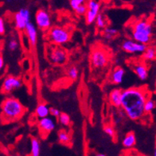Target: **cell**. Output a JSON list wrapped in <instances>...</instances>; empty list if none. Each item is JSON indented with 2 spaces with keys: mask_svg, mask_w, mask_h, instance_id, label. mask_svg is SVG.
I'll return each instance as SVG.
<instances>
[{
  "mask_svg": "<svg viewBox=\"0 0 156 156\" xmlns=\"http://www.w3.org/2000/svg\"><path fill=\"white\" fill-rule=\"evenodd\" d=\"M146 92L140 88H129L122 91L121 106L129 119L138 120L145 114L144 105L146 102Z\"/></svg>",
  "mask_w": 156,
  "mask_h": 156,
  "instance_id": "obj_1",
  "label": "cell"
},
{
  "mask_svg": "<svg viewBox=\"0 0 156 156\" xmlns=\"http://www.w3.org/2000/svg\"><path fill=\"white\" fill-rule=\"evenodd\" d=\"M2 123H9L16 122L26 113L23 104L15 97H6L1 104Z\"/></svg>",
  "mask_w": 156,
  "mask_h": 156,
  "instance_id": "obj_2",
  "label": "cell"
},
{
  "mask_svg": "<svg viewBox=\"0 0 156 156\" xmlns=\"http://www.w3.org/2000/svg\"><path fill=\"white\" fill-rule=\"evenodd\" d=\"M152 34L151 25L147 21L140 20L135 23L132 30V37L136 41L147 45Z\"/></svg>",
  "mask_w": 156,
  "mask_h": 156,
  "instance_id": "obj_3",
  "label": "cell"
},
{
  "mask_svg": "<svg viewBox=\"0 0 156 156\" xmlns=\"http://www.w3.org/2000/svg\"><path fill=\"white\" fill-rule=\"evenodd\" d=\"M70 31L66 27L58 26L50 27L47 34L48 41L55 45H62L67 43L70 40Z\"/></svg>",
  "mask_w": 156,
  "mask_h": 156,
  "instance_id": "obj_4",
  "label": "cell"
},
{
  "mask_svg": "<svg viewBox=\"0 0 156 156\" xmlns=\"http://www.w3.org/2000/svg\"><path fill=\"white\" fill-rule=\"evenodd\" d=\"M47 58L50 63L56 66H63L68 61V54L66 49L54 45L48 48Z\"/></svg>",
  "mask_w": 156,
  "mask_h": 156,
  "instance_id": "obj_5",
  "label": "cell"
},
{
  "mask_svg": "<svg viewBox=\"0 0 156 156\" xmlns=\"http://www.w3.org/2000/svg\"><path fill=\"white\" fill-rule=\"evenodd\" d=\"M109 63L108 54L101 48H96L90 54V64L94 69H104Z\"/></svg>",
  "mask_w": 156,
  "mask_h": 156,
  "instance_id": "obj_6",
  "label": "cell"
},
{
  "mask_svg": "<svg viewBox=\"0 0 156 156\" xmlns=\"http://www.w3.org/2000/svg\"><path fill=\"white\" fill-rule=\"evenodd\" d=\"M22 79L15 76H6L3 80L1 90L3 94H10L23 86Z\"/></svg>",
  "mask_w": 156,
  "mask_h": 156,
  "instance_id": "obj_7",
  "label": "cell"
},
{
  "mask_svg": "<svg viewBox=\"0 0 156 156\" xmlns=\"http://www.w3.org/2000/svg\"><path fill=\"white\" fill-rule=\"evenodd\" d=\"M35 23L38 29L41 30L48 31L52 26L51 16L48 11L40 9L35 14Z\"/></svg>",
  "mask_w": 156,
  "mask_h": 156,
  "instance_id": "obj_8",
  "label": "cell"
},
{
  "mask_svg": "<svg viewBox=\"0 0 156 156\" xmlns=\"http://www.w3.org/2000/svg\"><path fill=\"white\" fill-rule=\"evenodd\" d=\"M31 14L29 9L22 8L16 13L14 16L15 26L17 30L23 31L27 25L30 23Z\"/></svg>",
  "mask_w": 156,
  "mask_h": 156,
  "instance_id": "obj_9",
  "label": "cell"
},
{
  "mask_svg": "<svg viewBox=\"0 0 156 156\" xmlns=\"http://www.w3.org/2000/svg\"><path fill=\"white\" fill-rule=\"evenodd\" d=\"M87 11L84 15L85 21L88 24H92L95 22L97 15L101 10V4L97 0H88L86 3Z\"/></svg>",
  "mask_w": 156,
  "mask_h": 156,
  "instance_id": "obj_10",
  "label": "cell"
},
{
  "mask_svg": "<svg viewBox=\"0 0 156 156\" xmlns=\"http://www.w3.org/2000/svg\"><path fill=\"white\" fill-rule=\"evenodd\" d=\"M122 49L123 51L128 54H144L147 49V45L140 43L135 40L127 39L123 41Z\"/></svg>",
  "mask_w": 156,
  "mask_h": 156,
  "instance_id": "obj_11",
  "label": "cell"
},
{
  "mask_svg": "<svg viewBox=\"0 0 156 156\" xmlns=\"http://www.w3.org/2000/svg\"><path fill=\"white\" fill-rule=\"evenodd\" d=\"M56 127L55 119H53L52 117L49 115L46 117L41 118L38 122V128L39 131L41 134H45L47 136L51 132H53Z\"/></svg>",
  "mask_w": 156,
  "mask_h": 156,
  "instance_id": "obj_12",
  "label": "cell"
},
{
  "mask_svg": "<svg viewBox=\"0 0 156 156\" xmlns=\"http://www.w3.org/2000/svg\"><path fill=\"white\" fill-rule=\"evenodd\" d=\"M24 30L26 32L27 37H28L30 44L32 46H34L37 44V30L36 26L30 22L27 25Z\"/></svg>",
  "mask_w": 156,
  "mask_h": 156,
  "instance_id": "obj_13",
  "label": "cell"
},
{
  "mask_svg": "<svg viewBox=\"0 0 156 156\" xmlns=\"http://www.w3.org/2000/svg\"><path fill=\"white\" fill-rule=\"evenodd\" d=\"M125 71L121 67H116L113 69L110 75V80L114 84H120L123 82Z\"/></svg>",
  "mask_w": 156,
  "mask_h": 156,
  "instance_id": "obj_14",
  "label": "cell"
},
{
  "mask_svg": "<svg viewBox=\"0 0 156 156\" xmlns=\"http://www.w3.org/2000/svg\"><path fill=\"white\" fill-rule=\"evenodd\" d=\"M122 90L119 88H115L109 93V101L111 105L115 108H120L121 106Z\"/></svg>",
  "mask_w": 156,
  "mask_h": 156,
  "instance_id": "obj_15",
  "label": "cell"
},
{
  "mask_svg": "<svg viewBox=\"0 0 156 156\" xmlns=\"http://www.w3.org/2000/svg\"><path fill=\"white\" fill-rule=\"evenodd\" d=\"M134 72L141 80H145L148 77L147 68L144 64H137L134 66Z\"/></svg>",
  "mask_w": 156,
  "mask_h": 156,
  "instance_id": "obj_16",
  "label": "cell"
},
{
  "mask_svg": "<svg viewBox=\"0 0 156 156\" xmlns=\"http://www.w3.org/2000/svg\"><path fill=\"white\" fill-rule=\"evenodd\" d=\"M136 144V138L133 132H128L123 138L122 145L126 149H131Z\"/></svg>",
  "mask_w": 156,
  "mask_h": 156,
  "instance_id": "obj_17",
  "label": "cell"
},
{
  "mask_svg": "<svg viewBox=\"0 0 156 156\" xmlns=\"http://www.w3.org/2000/svg\"><path fill=\"white\" fill-rule=\"evenodd\" d=\"M35 114H36L37 117L39 118V119L48 116V115H49V108L45 104H40L36 108Z\"/></svg>",
  "mask_w": 156,
  "mask_h": 156,
  "instance_id": "obj_18",
  "label": "cell"
},
{
  "mask_svg": "<svg viewBox=\"0 0 156 156\" xmlns=\"http://www.w3.org/2000/svg\"><path fill=\"white\" fill-rule=\"evenodd\" d=\"M58 138L59 143L63 145H69L71 143V137L69 132L66 130H60L58 133Z\"/></svg>",
  "mask_w": 156,
  "mask_h": 156,
  "instance_id": "obj_19",
  "label": "cell"
},
{
  "mask_svg": "<svg viewBox=\"0 0 156 156\" xmlns=\"http://www.w3.org/2000/svg\"><path fill=\"white\" fill-rule=\"evenodd\" d=\"M118 34V30L112 28V27H105L103 32V37L105 40H112L113 37H115Z\"/></svg>",
  "mask_w": 156,
  "mask_h": 156,
  "instance_id": "obj_20",
  "label": "cell"
},
{
  "mask_svg": "<svg viewBox=\"0 0 156 156\" xmlns=\"http://www.w3.org/2000/svg\"><path fill=\"white\" fill-rule=\"evenodd\" d=\"M40 151H41V145H40L39 140L36 138H32L31 139V155H40Z\"/></svg>",
  "mask_w": 156,
  "mask_h": 156,
  "instance_id": "obj_21",
  "label": "cell"
},
{
  "mask_svg": "<svg viewBox=\"0 0 156 156\" xmlns=\"http://www.w3.org/2000/svg\"><path fill=\"white\" fill-rule=\"evenodd\" d=\"M94 23H96V26L100 29H105L108 25L107 19H106L105 15L101 14V13H99V15H97Z\"/></svg>",
  "mask_w": 156,
  "mask_h": 156,
  "instance_id": "obj_22",
  "label": "cell"
},
{
  "mask_svg": "<svg viewBox=\"0 0 156 156\" xmlns=\"http://www.w3.org/2000/svg\"><path fill=\"white\" fill-rule=\"evenodd\" d=\"M58 118L60 124H62L64 127H69L70 125V123H71L70 116L68 114H66V113L61 112Z\"/></svg>",
  "mask_w": 156,
  "mask_h": 156,
  "instance_id": "obj_23",
  "label": "cell"
},
{
  "mask_svg": "<svg viewBox=\"0 0 156 156\" xmlns=\"http://www.w3.org/2000/svg\"><path fill=\"white\" fill-rule=\"evenodd\" d=\"M156 58V50L154 48L147 47L146 50L144 52V58L147 61H152Z\"/></svg>",
  "mask_w": 156,
  "mask_h": 156,
  "instance_id": "obj_24",
  "label": "cell"
},
{
  "mask_svg": "<svg viewBox=\"0 0 156 156\" xmlns=\"http://www.w3.org/2000/svg\"><path fill=\"white\" fill-rule=\"evenodd\" d=\"M67 76L73 80H76L79 76V69L76 66H70L67 69Z\"/></svg>",
  "mask_w": 156,
  "mask_h": 156,
  "instance_id": "obj_25",
  "label": "cell"
},
{
  "mask_svg": "<svg viewBox=\"0 0 156 156\" xmlns=\"http://www.w3.org/2000/svg\"><path fill=\"white\" fill-rule=\"evenodd\" d=\"M154 107H155L154 101L153 100H151V99H147L145 105H144V111H145V113L152 112L153 109L154 108Z\"/></svg>",
  "mask_w": 156,
  "mask_h": 156,
  "instance_id": "obj_26",
  "label": "cell"
},
{
  "mask_svg": "<svg viewBox=\"0 0 156 156\" xmlns=\"http://www.w3.org/2000/svg\"><path fill=\"white\" fill-rule=\"evenodd\" d=\"M7 46H8V49L10 51H16L17 49H19V41H18L16 38H15V37H14V38H11L10 41H9L8 45H7Z\"/></svg>",
  "mask_w": 156,
  "mask_h": 156,
  "instance_id": "obj_27",
  "label": "cell"
},
{
  "mask_svg": "<svg viewBox=\"0 0 156 156\" xmlns=\"http://www.w3.org/2000/svg\"><path fill=\"white\" fill-rule=\"evenodd\" d=\"M75 12L77 15H80V16H84V15L86 14L87 11V6L86 4H81L80 6H78L76 9H75Z\"/></svg>",
  "mask_w": 156,
  "mask_h": 156,
  "instance_id": "obj_28",
  "label": "cell"
},
{
  "mask_svg": "<svg viewBox=\"0 0 156 156\" xmlns=\"http://www.w3.org/2000/svg\"><path fill=\"white\" fill-rule=\"evenodd\" d=\"M104 132H105L106 135L109 136L110 138H114L115 136V131L114 127H112L111 125H106L104 127Z\"/></svg>",
  "mask_w": 156,
  "mask_h": 156,
  "instance_id": "obj_29",
  "label": "cell"
},
{
  "mask_svg": "<svg viewBox=\"0 0 156 156\" xmlns=\"http://www.w3.org/2000/svg\"><path fill=\"white\" fill-rule=\"evenodd\" d=\"M85 2H86V0H70L69 3L70 6L72 7L73 10H75L78 6H80L81 4H84Z\"/></svg>",
  "mask_w": 156,
  "mask_h": 156,
  "instance_id": "obj_30",
  "label": "cell"
},
{
  "mask_svg": "<svg viewBox=\"0 0 156 156\" xmlns=\"http://www.w3.org/2000/svg\"><path fill=\"white\" fill-rule=\"evenodd\" d=\"M6 33V24L4 19L0 17V35H3Z\"/></svg>",
  "mask_w": 156,
  "mask_h": 156,
  "instance_id": "obj_31",
  "label": "cell"
},
{
  "mask_svg": "<svg viewBox=\"0 0 156 156\" xmlns=\"http://www.w3.org/2000/svg\"><path fill=\"white\" fill-rule=\"evenodd\" d=\"M60 113H61V112H60L58 108H49V115H52V116L58 118V117L59 116Z\"/></svg>",
  "mask_w": 156,
  "mask_h": 156,
  "instance_id": "obj_32",
  "label": "cell"
},
{
  "mask_svg": "<svg viewBox=\"0 0 156 156\" xmlns=\"http://www.w3.org/2000/svg\"><path fill=\"white\" fill-rule=\"evenodd\" d=\"M4 59H3V57H2V54L0 53V71L2 70L3 67H4Z\"/></svg>",
  "mask_w": 156,
  "mask_h": 156,
  "instance_id": "obj_33",
  "label": "cell"
},
{
  "mask_svg": "<svg viewBox=\"0 0 156 156\" xmlns=\"http://www.w3.org/2000/svg\"><path fill=\"white\" fill-rule=\"evenodd\" d=\"M2 114H1V111H0V123H2Z\"/></svg>",
  "mask_w": 156,
  "mask_h": 156,
  "instance_id": "obj_34",
  "label": "cell"
},
{
  "mask_svg": "<svg viewBox=\"0 0 156 156\" xmlns=\"http://www.w3.org/2000/svg\"><path fill=\"white\" fill-rule=\"evenodd\" d=\"M6 2H9V3H10V2H12V0H6Z\"/></svg>",
  "mask_w": 156,
  "mask_h": 156,
  "instance_id": "obj_35",
  "label": "cell"
},
{
  "mask_svg": "<svg viewBox=\"0 0 156 156\" xmlns=\"http://www.w3.org/2000/svg\"><path fill=\"white\" fill-rule=\"evenodd\" d=\"M154 156H156V146H155V149H154Z\"/></svg>",
  "mask_w": 156,
  "mask_h": 156,
  "instance_id": "obj_36",
  "label": "cell"
}]
</instances>
